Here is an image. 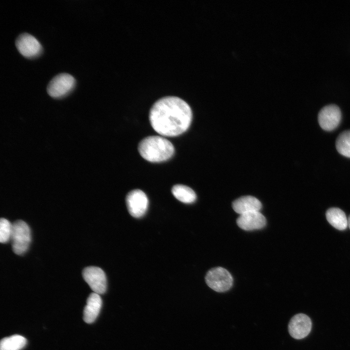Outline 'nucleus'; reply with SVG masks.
Instances as JSON below:
<instances>
[{
	"mask_svg": "<svg viewBox=\"0 0 350 350\" xmlns=\"http://www.w3.org/2000/svg\"><path fill=\"white\" fill-rule=\"evenodd\" d=\"M192 114L189 104L175 96L163 97L152 106L149 114L153 128L163 136L175 137L190 126Z\"/></svg>",
	"mask_w": 350,
	"mask_h": 350,
	"instance_id": "nucleus-1",
	"label": "nucleus"
},
{
	"mask_svg": "<svg viewBox=\"0 0 350 350\" xmlns=\"http://www.w3.org/2000/svg\"><path fill=\"white\" fill-rule=\"evenodd\" d=\"M138 149L144 159L152 162L166 161L170 158L175 152L173 144L159 136L145 137L140 142Z\"/></svg>",
	"mask_w": 350,
	"mask_h": 350,
	"instance_id": "nucleus-2",
	"label": "nucleus"
},
{
	"mask_svg": "<svg viewBox=\"0 0 350 350\" xmlns=\"http://www.w3.org/2000/svg\"><path fill=\"white\" fill-rule=\"evenodd\" d=\"M11 240L15 254L22 255L28 250L31 241V230L24 221L18 220L12 224Z\"/></svg>",
	"mask_w": 350,
	"mask_h": 350,
	"instance_id": "nucleus-3",
	"label": "nucleus"
},
{
	"mask_svg": "<svg viewBox=\"0 0 350 350\" xmlns=\"http://www.w3.org/2000/svg\"><path fill=\"white\" fill-rule=\"evenodd\" d=\"M205 280L211 289L218 292L228 290L233 284L232 276L227 270L221 267L210 270L206 274Z\"/></svg>",
	"mask_w": 350,
	"mask_h": 350,
	"instance_id": "nucleus-4",
	"label": "nucleus"
},
{
	"mask_svg": "<svg viewBox=\"0 0 350 350\" xmlns=\"http://www.w3.org/2000/svg\"><path fill=\"white\" fill-rule=\"evenodd\" d=\"M75 83V79L70 74L60 73L50 81L47 86V92L54 98L64 97L73 90Z\"/></svg>",
	"mask_w": 350,
	"mask_h": 350,
	"instance_id": "nucleus-5",
	"label": "nucleus"
},
{
	"mask_svg": "<svg viewBox=\"0 0 350 350\" xmlns=\"http://www.w3.org/2000/svg\"><path fill=\"white\" fill-rule=\"evenodd\" d=\"M125 200L128 211L133 217L140 218L146 212L148 199L141 190L135 189L130 191L127 193Z\"/></svg>",
	"mask_w": 350,
	"mask_h": 350,
	"instance_id": "nucleus-6",
	"label": "nucleus"
},
{
	"mask_svg": "<svg viewBox=\"0 0 350 350\" xmlns=\"http://www.w3.org/2000/svg\"><path fill=\"white\" fill-rule=\"evenodd\" d=\"M83 277L92 290L98 294L105 293L106 290V278L104 271L100 267L88 266L83 271Z\"/></svg>",
	"mask_w": 350,
	"mask_h": 350,
	"instance_id": "nucleus-7",
	"label": "nucleus"
},
{
	"mask_svg": "<svg viewBox=\"0 0 350 350\" xmlns=\"http://www.w3.org/2000/svg\"><path fill=\"white\" fill-rule=\"evenodd\" d=\"M15 44L18 52L26 58H35L42 52L40 42L34 36L28 33L19 35L16 40Z\"/></svg>",
	"mask_w": 350,
	"mask_h": 350,
	"instance_id": "nucleus-8",
	"label": "nucleus"
},
{
	"mask_svg": "<svg viewBox=\"0 0 350 350\" xmlns=\"http://www.w3.org/2000/svg\"><path fill=\"white\" fill-rule=\"evenodd\" d=\"M341 120V112L336 105L331 104L324 106L319 112L318 122L324 130L332 131L339 124Z\"/></svg>",
	"mask_w": 350,
	"mask_h": 350,
	"instance_id": "nucleus-9",
	"label": "nucleus"
},
{
	"mask_svg": "<svg viewBox=\"0 0 350 350\" xmlns=\"http://www.w3.org/2000/svg\"><path fill=\"white\" fill-rule=\"evenodd\" d=\"M312 328V322L310 317L303 314L295 315L290 320L288 331L293 338L300 339L307 336Z\"/></svg>",
	"mask_w": 350,
	"mask_h": 350,
	"instance_id": "nucleus-10",
	"label": "nucleus"
},
{
	"mask_svg": "<svg viewBox=\"0 0 350 350\" xmlns=\"http://www.w3.org/2000/svg\"><path fill=\"white\" fill-rule=\"evenodd\" d=\"M266 221L260 211H252L241 214L237 219L238 226L245 230H252L264 227Z\"/></svg>",
	"mask_w": 350,
	"mask_h": 350,
	"instance_id": "nucleus-11",
	"label": "nucleus"
},
{
	"mask_svg": "<svg viewBox=\"0 0 350 350\" xmlns=\"http://www.w3.org/2000/svg\"><path fill=\"white\" fill-rule=\"evenodd\" d=\"M232 206L233 210L241 215L252 211H260L262 205L256 197L247 195L241 197L234 201Z\"/></svg>",
	"mask_w": 350,
	"mask_h": 350,
	"instance_id": "nucleus-12",
	"label": "nucleus"
},
{
	"mask_svg": "<svg viewBox=\"0 0 350 350\" xmlns=\"http://www.w3.org/2000/svg\"><path fill=\"white\" fill-rule=\"evenodd\" d=\"M102 305V300L99 294L91 293L88 297L84 310L83 319L85 322L91 323L98 316Z\"/></svg>",
	"mask_w": 350,
	"mask_h": 350,
	"instance_id": "nucleus-13",
	"label": "nucleus"
},
{
	"mask_svg": "<svg viewBox=\"0 0 350 350\" xmlns=\"http://www.w3.org/2000/svg\"><path fill=\"white\" fill-rule=\"evenodd\" d=\"M329 223L338 230L345 229L348 225V219L344 212L337 208H332L326 213Z\"/></svg>",
	"mask_w": 350,
	"mask_h": 350,
	"instance_id": "nucleus-14",
	"label": "nucleus"
},
{
	"mask_svg": "<svg viewBox=\"0 0 350 350\" xmlns=\"http://www.w3.org/2000/svg\"><path fill=\"white\" fill-rule=\"evenodd\" d=\"M172 192L177 200L184 203H192L196 199V195L194 191L186 185H174L172 188Z\"/></svg>",
	"mask_w": 350,
	"mask_h": 350,
	"instance_id": "nucleus-15",
	"label": "nucleus"
},
{
	"mask_svg": "<svg viewBox=\"0 0 350 350\" xmlns=\"http://www.w3.org/2000/svg\"><path fill=\"white\" fill-rule=\"evenodd\" d=\"M27 343L23 336L15 334L2 338L0 343V350H20Z\"/></svg>",
	"mask_w": 350,
	"mask_h": 350,
	"instance_id": "nucleus-16",
	"label": "nucleus"
},
{
	"mask_svg": "<svg viewBox=\"0 0 350 350\" xmlns=\"http://www.w3.org/2000/svg\"><path fill=\"white\" fill-rule=\"evenodd\" d=\"M335 146L339 154L350 158V130L344 131L338 135Z\"/></svg>",
	"mask_w": 350,
	"mask_h": 350,
	"instance_id": "nucleus-17",
	"label": "nucleus"
},
{
	"mask_svg": "<svg viewBox=\"0 0 350 350\" xmlns=\"http://www.w3.org/2000/svg\"><path fill=\"white\" fill-rule=\"evenodd\" d=\"M12 232V224L7 219L1 218L0 220V242L6 243L10 239Z\"/></svg>",
	"mask_w": 350,
	"mask_h": 350,
	"instance_id": "nucleus-18",
	"label": "nucleus"
},
{
	"mask_svg": "<svg viewBox=\"0 0 350 350\" xmlns=\"http://www.w3.org/2000/svg\"><path fill=\"white\" fill-rule=\"evenodd\" d=\"M348 225L349 227V228H350V215L349 216L348 218Z\"/></svg>",
	"mask_w": 350,
	"mask_h": 350,
	"instance_id": "nucleus-19",
	"label": "nucleus"
}]
</instances>
